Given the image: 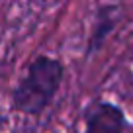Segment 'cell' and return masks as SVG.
Listing matches in <instances>:
<instances>
[{
    "mask_svg": "<svg viewBox=\"0 0 133 133\" xmlns=\"http://www.w3.org/2000/svg\"><path fill=\"white\" fill-rule=\"evenodd\" d=\"M117 14H119L117 8L112 6V4L102 6V8L96 10L90 35H88V43H86V57L98 53V51L104 47L108 35L116 29V25H117Z\"/></svg>",
    "mask_w": 133,
    "mask_h": 133,
    "instance_id": "3",
    "label": "cell"
},
{
    "mask_svg": "<svg viewBox=\"0 0 133 133\" xmlns=\"http://www.w3.org/2000/svg\"><path fill=\"white\" fill-rule=\"evenodd\" d=\"M65 66L57 57L39 55L28 65L12 90V108L25 116H39L53 102L63 82Z\"/></svg>",
    "mask_w": 133,
    "mask_h": 133,
    "instance_id": "1",
    "label": "cell"
},
{
    "mask_svg": "<svg viewBox=\"0 0 133 133\" xmlns=\"http://www.w3.org/2000/svg\"><path fill=\"white\" fill-rule=\"evenodd\" d=\"M41 6H45V8H49V6H55V4H59L61 0H37Z\"/></svg>",
    "mask_w": 133,
    "mask_h": 133,
    "instance_id": "4",
    "label": "cell"
},
{
    "mask_svg": "<svg viewBox=\"0 0 133 133\" xmlns=\"http://www.w3.org/2000/svg\"><path fill=\"white\" fill-rule=\"evenodd\" d=\"M84 133H129L127 116L112 102H94L86 114Z\"/></svg>",
    "mask_w": 133,
    "mask_h": 133,
    "instance_id": "2",
    "label": "cell"
}]
</instances>
